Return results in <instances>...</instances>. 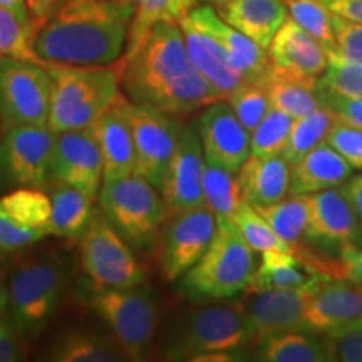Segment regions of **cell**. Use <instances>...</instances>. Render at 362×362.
<instances>
[{
	"instance_id": "cell-1",
	"label": "cell",
	"mask_w": 362,
	"mask_h": 362,
	"mask_svg": "<svg viewBox=\"0 0 362 362\" xmlns=\"http://www.w3.org/2000/svg\"><path fill=\"white\" fill-rule=\"evenodd\" d=\"M119 64L124 96L170 116H187L226 99L189 61L178 22L156 24L139 51Z\"/></svg>"
},
{
	"instance_id": "cell-2",
	"label": "cell",
	"mask_w": 362,
	"mask_h": 362,
	"mask_svg": "<svg viewBox=\"0 0 362 362\" xmlns=\"http://www.w3.org/2000/svg\"><path fill=\"white\" fill-rule=\"evenodd\" d=\"M134 12L119 0H62L35 29L40 61L69 66H111L123 57Z\"/></svg>"
},
{
	"instance_id": "cell-3",
	"label": "cell",
	"mask_w": 362,
	"mask_h": 362,
	"mask_svg": "<svg viewBox=\"0 0 362 362\" xmlns=\"http://www.w3.org/2000/svg\"><path fill=\"white\" fill-rule=\"evenodd\" d=\"M71 282V259L54 248L27 253L12 265L7 317L27 346L56 319Z\"/></svg>"
},
{
	"instance_id": "cell-4",
	"label": "cell",
	"mask_w": 362,
	"mask_h": 362,
	"mask_svg": "<svg viewBox=\"0 0 362 362\" xmlns=\"http://www.w3.org/2000/svg\"><path fill=\"white\" fill-rule=\"evenodd\" d=\"M158 356L165 361H193L208 352L237 354L250 346L238 304H202L181 307L161 324Z\"/></svg>"
},
{
	"instance_id": "cell-5",
	"label": "cell",
	"mask_w": 362,
	"mask_h": 362,
	"mask_svg": "<svg viewBox=\"0 0 362 362\" xmlns=\"http://www.w3.org/2000/svg\"><path fill=\"white\" fill-rule=\"evenodd\" d=\"M52 78L49 128L54 133L90 128L121 93V64L69 66L45 62Z\"/></svg>"
},
{
	"instance_id": "cell-6",
	"label": "cell",
	"mask_w": 362,
	"mask_h": 362,
	"mask_svg": "<svg viewBox=\"0 0 362 362\" xmlns=\"http://www.w3.org/2000/svg\"><path fill=\"white\" fill-rule=\"evenodd\" d=\"M216 233L200 260L181 277L192 300H226L247 291L255 274V250L233 221L216 220Z\"/></svg>"
},
{
	"instance_id": "cell-7",
	"label": "cell",
	"mask_w": 362,
	"mask_h": 362,
	"mask_svg": "<svg viewBox=\"0 0 362 362\" xmlns=\"http://www.w3.org/2000/svg\"><path fill=\"white\" fill-rule=\"evenodd\" d=\"M90 307L126 359L146 361L156 349L161 327V302L149 285L96 292Z\"/></svg>"
},
{
	"instance_id": "cell-8",
	"label": "cell",
	"mask_w": 362,
	"mask_h": 362,
	"mask_svg": "<svg viewBox=\"0 0 362 362\" xmlns=\"http://www.w3.org/2000/svg\"><path fill=\"white\" fill-rule=\"evenodd\" d=\"M98 202L104 216L138 250L155 245L156 235L168 218L160 189L138 175L104 181Z\"/></svg>"
},
{
	"instance_id": "cell-9",
	"label": "cell",
	"mask_w": 362,
	"mask_h": 362,
	"mask_svg": "<svg viewBox=\"0 0 362 362\" xmlns=\"http://www.w3.org/2000/svg\"><path fill=\"white\" fill-rule=\"evenodd\" d=\"M79 260L94 292L128 288L146 282V270L136 259L129 243L121 237L101 208L94 210L79 237Z\"/></svg>"
},
{
	"instance_id": "cell-10",
	"label": "cell",
	"mask_w": 362,
	"mask_h": 362,
	"mask_svg": "<svg viewBox=\"0 0 362 362\" xmlns=\"http://www.w3.org/2000/svg\"><path fill=\"white\" fill-rule=\"evenodd\" d=\"M52 78L44 64L0 57V129L49 126Z\"/></svg>"
},
{
	"instance_id": "cell-11",
	"label": "cell",
	"mask_w": 362,
	"mask_h": 362,
	"mask_svg": "<svg viewBox=\"0 0 362 362\" xmlns=\"http://www.w3.org/2000/svg\"><path fill=\"white\" fill-rule=\"evenodd\" d=\"M327 277L314 274L309 282L297 288H259L247 287L238 305L245 320L250 346L288 330H305L304 317L307 305L320 284Z\"/></svg>"
},
{
	"instance_id": "cell-12",
	"label": "cell",
	"mask_w": 362,
	"mask_h": 362,
	"mask_svg": "<svg viewBox=\"0 0 362 362\" xmlns=\"http://www.w3.org/2000/svg\"><path fill=\"white\" fill-rule=\"evenodd\" d=\"M56 134L49 126L22 124L0 138V193L51 185V158Z\"/></svg>"
},
{
	"instance_id": "cell-13",
	"label": "cell",
	"mask_w": 362,
	"mask_h": 362,
	"mask_svg": "<svg viewBox=\"0 0 362 362\" xmlns=\"http://www.w3.org/2000/svg\"><path fill=\"white\" fill-rule=\"evenodd\" d=\"M216 216L206 205L165 220L160 232V269L166 282L183 277L202 259L216 233Z\"/></svg>"
},
{
	"instance_id": "cell-14",
	"label": "cell",
	"mask_w": 362,
	"mask_h": 362,
	"mask_svg": "<svg viewBox=\"0 0 362 362\" xmlns=\"http://www.w3.org/2000/svg\"><path fill=\"white\" fill-rule=\"evenodd\" d=\"M128 116L134 139V175L143 176L160 189L175 155L183 123L180 117L131 101H128Z\"/></svg>"
},
{
	"instance_id": "cell-15",
	"label": "cell",
	"mask_w": 362,
	"mask_h": 362,
	"mask_svg": "<svg viewBox=\"0 0 362 362\" xmlns=\"http://www.w3.org/2000/svg\"><path fill=\"white\" fill-rule=\"evenodd\" d=\"M203 170H205V155H203L197 121H189L183 124L175 155L171 158L160 188L168 216L205 205Z\"/></svg>"
},
{
	"instance_id": "cell-16",
	"label": "cell",
	"mask_w": 362,
	"mask_h": 362,
	"mask_svg": "<svg viewBox=\"0 0 362 362\" xmlns=\"http://www.w3.org/2000/svg\"><path fill=\"white\" fill-rule=\"evenodd\" d=\"M64 183L96 200L103 187V156L93 128L56 134L51 185Z\"/></svg>"
},
{
	"instance_id": "cell-17",
	"label": "cell",
	"mask_w": 362,
	"mask_h": 362,
	"mask_svg": "<svg viewBox=\"0 0 362 362\" xmlns=\"http://www.w3.org/2000/svg\"><path fill=\"white\" fill-rule=\"evenodd\" d=\"M205 161L237 175L252 155L250 133L243 128L226 99L203 107L197 119Z\"/></svg>"
},
{
	"instance_id": "cell-18",
	"label": "cell",
	"mask_w": 362,
	"mask_h": 362,
	"mask_svg": "<svg viewBox=\"0 0 362 362\" xmlns=\"http://www.w3.org/2000/svg\"><path fill=\"white\" fill-rule=\"evenodd\" d=\"M309 202L307 238L319 245L356 247L361 226L341 187L305 194Z\"/></svg>"
},
{
	"instance_id": "cell-19",
	"label": "cell",
	"mask_w": 362,
	"mask_h": 362,
	"mask_svg": "<svg viewBox=\"0 0 362 362\" xmlns=\"http://www.w3.org/2000/svg\"><path fill=\"white\" fill-rule=\"evenodd\" d=\"M267 51L272 67L284 74L317 81L327 69L329 54L324 45L292 17H287Z\"/></svg>"
},
{
	"instance_id": "cell-20",
	"label": "cell",
	"mask_w": 362,
	"mask_h": 362,
	"mask_svg": "<svg viewBox=\"0 0 362 362\" xmlns=\"http://www.w3.org/2000/svg\"><path fill=\"white\" fill-rule=\"evenodd\" d=\"M129 99L121 94L104 115L94 123L93 133L103 156V183L134 175L136 153L133 128L128 116Z\"/></svg>"
},
{
	"instance_id": "cell-21",
	"label": "cell",
	"mask_w": 362,
	"mask_h": 362,
	"mask_svg": "<svg viewBox=\"0 0 362 362\" xmlns=\"http://www.w3.org/2000/svg\"><path fill=\"white\" fill-rule=\"evenodd\" d=\"M362 317V284L325 279L312 296L304 317L305 332L324 334Z\"/></svg>"
},
{
	"instance_id": "cell-22",
	"label": "cell",
	"mask_w": 362,
	"mask_h": 362,
	"mask_svg": "<svg viewBox=\"0 0 362 362\" xmlns=\"http://www.w3.org/2000/svg\"><path fill=\"white\" fill-rule=\"evenodd\" d=\"M178 24L183 30L189 61L225 98L247 83L218 39L194 24L188 16Z\"/></svg>"
},
{
	"instance_id": "cell-23",
	"label": "cell",
	"mask_w": 362,
	"mask_h": 362,
	"mask_svg": "<svg viewBox=\"0 0 362 362\" xmlns=\"http://www.w3.org/2000/svg\"><path fill=\"white\" fill-rule=\"evenodd\" d=\"M188 17L221 42L238 67L247 83L260 84L270 71V57L267 49L262 47L221 19L216 8L210 6L194 7Z\"/></svg>"
},
{
	"instance_id": "cell-24",
	"label": "cell",
	"mask_w": 362,
	"mask_h": 362,
	"mask_svg": "<svg viewBox=\"0 0 362 362\" xmlns=\"http://www.w3.org/2000/svg\"><path fill=\"white\" fill-rule=\"evenodd\" d=\"M215 6L226 24L264 49H269L272 39L288 17L285 0H226Z\"/></svg>"
},
{
	"instance_id": "cell-25",
	"label": "cell",
	"mask_w": 362,
	"mask_h": 362,
	"mask_svg": "<svg viewBox=\"0 0 362 362\" xmlns=\"http://www.w3.org/2000/svg\"><path fill=\"white\" fill-rule=\"evenodd\" d=\"M292 166L282 155H250L237 173L243 200L253 206H267L287 198Z\"/></svg>"
},
{
	"instance_id": "cell-26",
	"label": "cell",
	"mask_w": 362,
	"mask_h": 362,
	"mask_svg": "<svg viewBox=\"0 0 362 362\" xmlns=\"http://www.w3.org/2000/svg\"><path fill=\"white\" fill-rule=\"evenodd\" d=\"M352 170L349 163L324 141L292 166L288 194H310L342 187L352 176Z\"/></svg>"
},
{
	"instance_id": "cell-27",
	"label": "cell",
	"mask_w": 362,
	"mask_h": 362,
	"mask_svg": "<svg viewBox=\"0 0 362 362\" xmlns=\"http://www.w3.org/2000/svg\"><path fill=\"white\" fill-rule=\"evenodd\" d=\"M40 359L51 362H115L124 361L111 336L83 327H71L56 334L45 346Z\"/></svg>"
},
{
	"instance_id": "cell-28",
	"label": "cell",
	"mask_w": 362,
	"mask_h": 362,
	"mask_svg": "<svg viewBox=\"0 0 362 362\" xmlns=\"http://www.w3.org/2000/svg\"><path fill=\"white\" fill-rule=\"evenodd\" d=\"M51 220L47 232L56 238H79L94 214V198L64 183L49 185Z\"/></svg>"
},
{
	"instance_id": "cell-29",
	"label": "cell",
	"mask_w": 362,
	"mask_h": 362,
	"mask_svg": "<svg viewBox=\"0 0 362 362\" xmlns=\"http://www.w3.org/2000/svg\"><path fill=\"white\" fill-rule=\"evenodd\" d=\"M317 83L319 79L296 78V76L284 74L270 67L269 74L260 84L264 86L267 96L270 99V106L279 107L297 119L322 106Z\"/></svg>"
},
{
	"instance_id": "cell-30",
	"label": "cell",
	"mask_w": 362,
	"mask_h": 362,
	"mask_svg": "<svg viewBox=\"0 0 362 362\" xmlns=\"http://www.w3.org/2000/svg\"><path fill=\"white\" fill-rule=\"evenodd\" d=\"M253 359L264 362H325L327 349L319 334L288 330L257 344Z\"/></svg>"
},
{
	"instance_id": "cell-31",
	"label": "cell",
	"mask_w": 362,
	"mask_h": 362,
	"mask_svg": "<svg viewBox=\"0 0 362 362\" xmlns=\"http://www.w3.org/2000/svg\"><path fill=\"white\" fill-rule=\"evenodd\" d=\"M255 208L274 232L292 248L293 255L300 259L305 250L304 238L309 226V202L305 194H291V198Z\"/></svg>"
},
{
	"instance_id": "cell-32",
	"label": "cell",
	"mask_w": 362,
	"mask_h": 362,
	"mask_svg": "<svg viewBox=\"0 0 362 362\" xmlns=\"http://www.w3.org/2000/svg\"><path fill=\"white\" fill-rule=\"evenodd\" d=\"M197 7V0H141L131 22L128 45L121 62L128 61L141 47L149 30L160 22H180Z\"/></svg>"
},
{
	"instance_id": "cell-33",
	"label": "cell",
	"mask_w": 362,
	"mask_h": 362,
	"mask_svg": "<svg viewBox=\"0 0 362 362\" xmlns=\"http://www.w3.org/2000/svg\"><path fill=\"white\" fill-rule=\"evenodd\" d=\"M309 269L291 252L267 250L262 252V262L253 274L248 287L259 291L270 288H297L309 282Z\"/></svg>"
},
{
	"instance_id": "cell-34",
	"label": "cell",
	"mask_w": 362,
	"mask_h": 362,
	"mask_svg": "<svg viewBox=\"0 0 362 362\" xmlns=\"http://www.w3.org/2000/svg\"><path fill=\"white\" fill-rule=\"evenodd\" d=\"M203 194L205 205L214 211L216 220L233 221V216L243 202L238 176L208 161H205L203 170Z\"/></svg>"
},
{
	"instance_id": "cell-35",
	"label": "cell",
	"mask_w": 362,
	"mask_h": 362,
	"mask_svg": "<svg viewBox=\"0 0 362 362\" xmlns=\"http://www.w3.org/2000/svg\"><path fill=\"white\" fill-rule=\"evenodd\" d=\"M336 116L329 107L320 106L309 115L297 117L293 121L288 143L285 146L282 156L288 161V165L293 166L304 158L307 153L312 151L315 146L325 141L329 129L332 128Z\"/></svg>"
},
{
	"instance_id": "cell-36",
	"label": "cell",
	"mask_w": 362,
	"mask_h": 362,
	"mask_svg": "<svg viewBox=\"0 0 362 362\" xmlns=\"http://www.w3.org/2000/svg\"><path fill=\"white\" fill-rule=\"evenodd\" d=\"M0 206L21 225L47 230L52 205L51 197L42 188L24 187L7 192L0 197Z\"/></svg>"
},
{
	"instance_id": "cell-37",
	"label": "cell",
	"mask_w": 362,
	"mask_h": 362,
	"mask_svg": "<svg viewBox=\"0 0 362 362\" xmlns=\"http://www.w3.org/2000/svg\"><path fill=\"white\" fill-rule=\"evenodd\" d=\"M288 16L302 29L319 40L327 54L336 51V35H334V13L329 11L324 0H285Z\"/></svg>"
},
{
	"instance_id": "cell-38",
	"label": "cell",
	"mask_w": 362,
	"mask_h": 362,
	"mask_svg": "<svg viewBox=\"0 0 362 362\" xmlns=\"http://www.w3.org/2000/svg\"><path fill=\"white\" fill-rule=\"evenodd\" d=\"M293 117L279 107L270 106L264 119L250 133V149L255 156H277L285 151Z\"/></svg>"
},
{
	"instance_id": "cell-39",
	"label": "cell",
	"mask_w": 362,
	"mask_h": 362,
	"mask_svg": "<svg viewBox=\"0 0 362 362\" xmlns=\"http://www.w3.org/2000/svg\"><path fill=\"white\" fill-rule=\"evenodd\" d=\"M233 223L237 225L242 237L255 252L280 250L292 253V248L274 232V228L267 223V220L257 211V208L248 202H242L233 216Z\"/></svg>"
},
{
	"instance_id": "cell-40",
	"label": "cell",
	"mask_w": 362,
	"mask_h": 362,
	"mask_svg": "<svg viewBox=\"0 0 362 362\" xmlns=\"http://www.w3.org/2000/svg\"><path fill=\"white\" fill-rule=\"evenodd\" d=\"M34 25H25L11 11L0 6V57L21 59L44 64L33 49Z\"/></svg>"
},
{
	"instance_id": "cell-41",
	"label": "cell",
	"mask_w": 362,
	"mask_h": 362,
	"mask_svg": "<svg viewBox=\"0 0 362 362\" xmlns=\"http://www.w3.org/2000/svg\"><path fill=\"white\" fill-rule=\"evenodd\" d=\"M319 88L339 96L362 99V62L330 52L327 69L319 78Z\"/></svg>"
},
{
	"instance_id": "cell-42",
	"label": "cell",
	"mask_w": 362,
	"mask_h": 362,
	"mask_svg": "<svg viewBox=\"0 0 362 362\" xmlns=\"http://www.w3.org/2000/svg\"><path fill=\"white\" fill-rule=\"evenodd\" d=\"M238 121L248 133L259 126L267 111L270 110V99L267 96L264 86L255 83H245L242 88L233 90L226 98Z\"/></svg>"
},
{
	"instance_id": "cell-43",
	"label": "cell",
	"mask_w": 362,
	"mask_h": 362,
	"mask_svg": "<svg viewBox=\"0 0 362 362\" xmlns=\"http://www.w3.org/2000/svg\"><path fill=\"white\" fill-rule=\"evenodd\" d=\"M319 336L327 349L329 361L362 362V317Z\"/></svg>"
},
{
	"instance_id": "cell-44",
	"label": "cell",
	"mask_w": 362,
	"mask_h": 362,
	"mask_svg": "<svg viewBox=\"0 0 362 362\" xmlns=\"http://www.w3.org/2000/svg\"><path fill=\"white\" fill-rule=\"evenodd\" d=\"M47 235V230L44 228H30V226L21 225L0 206V250L6 252L7 255H13V253L37 245Z\"/></svg>"
},
{
	"instance_id": "cell-45",
	"label": "cell",
	"mask_w": 362,
	"mask_h": 362,
	"mask_svg": "<svg viewBox=\"0 0 362 362\" xmlns=\"http://www.w3.org/2000/svg\"><path fill=\"white\" fill-rule=\"evenodd\" d=\"M325 143L332 146L354 170H362V129L334 121L325 136Z\"/></svg>"
},
{
	"instance_id": "cell-46",
	"label": "cell",
	"mask_w": 362,
	"mask_h": 362,
	"mask_svg": "<svg viewBox=\"0 0 362 362\" xmlns=\"http://www.w3.org/2000/svg\"><path fill=\"white\" fill-rule=\"evenodd\" d=\"M334 35L336 51L349 61L362 62V24L347 21L334 13Z\"/></svg>"
},
{
	"instance_id": "cell-47",
	"label": "cell",
	"mask_w": 362,
	"mask_h": 362,
	"mask_svg": "<svg viewBox=\"0 0 362 362\" xmlns=\"http://www.w3.org/2000/svg\"><path fill=\"white\" fill-rule=\"evenodd\" d=\"M317 86H319V83H317ZM319 93L320 104L329 107L337 121L362 129V99L339 96V94L327 93V90H322L320 88Z\"/></svg>"
},
{
	"instance_id": "cell-48",
	"label": "cell",
	"mask_w": 362,
	"mask_h": 362,
	"mask_svg": "<svg viewBox=\"0 0 362 362\" xmlns=\"http://www.w3.org/2000/svg\"><path fill=\"white\" fill-rule=\"evenodd\" d=\"M27 344L13 329L7 314H0V362H16L25 359Z\"/></svg>"
},
{
	"instance_id": "cell-49",
	"label": "cell",
	"mask_w": 362,
	"mask_h": 362,
	"mask_svg": "<svg viewBox=\"0 0 362 362\" xmlns=\"http://www.w3.org/2000/svg\"><path fill=\"white\" fill-rule=\"evenodd\" d=\"M339 277L362 284V250L356 247L344 248L339 257Z\"/></svg>"
},
{
	"instance_id": "cell-50",
	"label": "cell",
	"mask_w": 362,
	"mask_h": 362,
	"mask_svg": "<svg viewBox=\"0 0 362 362\" xmlns=\"http://www.w3.org/2000/svg\"><path fill=\"white\" fill-rule=\"evenodd\" d=\"M324 4L336 16L362 24V0H324Z\"/></svg>"
},
{
	"instance_id": "cell-51",
	"label": "cell",
	"mask_w": 362,
	"mask_h": 362,
	"mask_svg": "<svg viewBox=\"0 0 362 362\" xmlns=\"http://www.w3.org/2000/svg\"><path fill=\"white\" fill-rule=\"evenodd\" d=\"M341 189L342 193L346 194L347 200H349L362 232V175L351 176V178L342 185Z\"/></svg>"
},
{
	"instance_id": "cell-52",
	"label": "cell",
	"mask_w": 362,
	"mask_h": 362,
	"mask_svg": "<svg viewBox=\"0 0 362 362\" xmlns=\"http://www.w3.org/2000/svg\"><path fill=\"white\" fill-rule=\"evenodd\" d=\"M61 4L62 0H27V6H29V11L33 13L35 29H37L40 24H44V22L47 21V17L56 11Z\"/></svg>"
},
{
	"instance_id": "cell-53",
	"label": "cell",
	"mask_w": 362,
	"mask_h": 362,
	"mask_svg": "<svg viewBox=\"0 0 362 362\" xmlns=\"http://www.w3.org/2000/svg\"><path fill=\"white\" fill-rule=\"evenodd\" d=\"M8 257L11 255L0 250V314H7L8 305V279H11L12 270Z\"/></svg>"
},
{
	"instance_id": "cell-54",
	"label": "cell",
	"mask_w": 362,
	"mask_h": 362,
	"mask_svg": "<svg viewBox=\"0 0 362 362\" xmlns=\"http://www.w3.org/2000/svg\"><path fill=\"white\" fill-rule=\"evenodd\" d=\"M0 6L6 7L7 11H11L22 24L34 25L33 13H30L29 6H27V0H0Z\"/></svg>"
},
{
	"instance_id": "cell-55",
	"label": "cell",
	"mask_w": 362,
	"mask_h": 362,
	"mask_svg": "<svg viewBox=\"0 0 362 362\" xmlns=\"http://www.w3.org/2000/svg\"><path fill=\"white\" fill-rule=\"evenodd\" d=\"M119 2H123L126 7H129L131 11L136 13V11H138V7H139V4H141V0H119Z\"/></svg>"
},
{
	"instance_id": "cell-56",
	"label": "cell",
	"mask_w": 362,
	"mask_h": 362,
	"mask_svg": "<svg viewBox=\"0 0 362 362\" xmlns=\"http://www.w3.org/2000/svg\"><path fill=\"white\" fill-rule=\"evenodd\" d=\"M205 2H211V4H220V2H226V0H205Z\"/></svg>"
}]
</instances>
